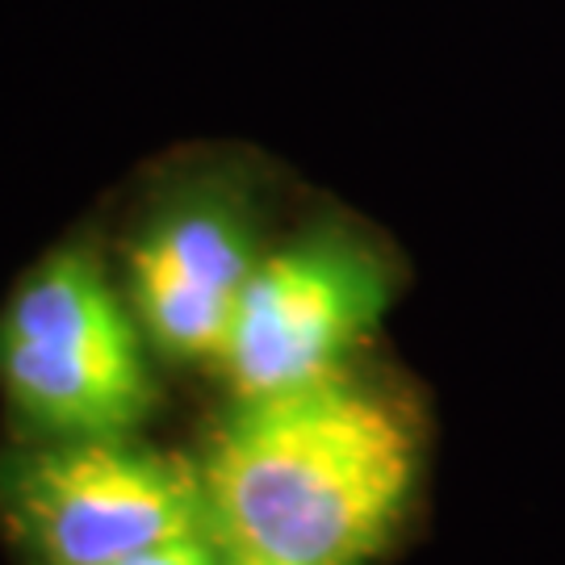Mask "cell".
Instances as JSON below:
<instances>
[{"mask_svg":"<svg viewBox=\"0 0 565 565\" xmlns=\"http://www.w3.org/2000/svg\"><path fill=\"white\" fill-rule=\"evenodd\" d=\"M256 264L252 226L226 198H181L130 243V268L181 277L226 298H239Z\"/></svg>","mask_w":565,"mask_h":565,"instance_id":"obj_5","label":"cell"},{"mask_svg":"<svg viewBox=\"0 0 565 565\" xmlns=\"http://www.w3.org/2000/svg\"><path fill=\"white\" fill-rule=\"evenodd\" d=\"M9 507L42 565H114L210 532L202 465L81 436L18 461Z\"/></svg>","mask_w":565,"mask_h":565,"instance_id":"obj_3","label":"cell"},{"mask_svg":"<svg viewBox=\"0 0 565 565\" xmlns=\"http://www.w3.org/2000/svg\"><path fill=\"white\" fill-rule=\"evenodd\" d=\"M419 448L398 406L323 382L239 403L202 461L210 532L285 565H361L415 490Z\"/></svg>","mask_w":565,"mask_h":565,"instance_id":"obj_1","label":"cell"},{"mask_svg":"<svg viewBox=\"0 0 565 565\" xmlns=\"http://www.w3.org/2000/svg\"><path fill=\"white\" fill-rule=\"evenodd\" d=\"M214 557H218L214 536H189V541L151 548V553H139V557H126V562L114 565H214Z\"/></svg>","mask_w":565,"mask_h":565,"instance_id":"obj_7","label":"cell"},{"mask_svg":"<svg viewBox=\"0 0 565 565\" xmlns=\"http://www.w3.org/2000/svg\"><path fill=\"white\" fill-rule=\"evenodd\" d=\"M130 294H135L142 331L160 343L168 356L223 364L239 298L189 285L181 277L147 273V268H130Z\"/></svg>","mask_w":565,"mask_h":565,"instance_id":"obj_6","label":"cell"},{"mask_svg":"<svg viewBox=\"0 0 565 565\" xmlns=\"http://www.w3.org/2000/svg\"><path fill=\"white\" fill-rule=\"evenodd\" d=\"M214 565H285V562H268V557H252V553H239V548L218 545V557H214Z\"/></svg>","mask_w":565,"mask_h":565,"instance_id":"obj_8","label":"cell"},{"mask_svg":"<svg viewBox=\"0 0 565 565\" xmlns=\"http://www.w3.org/2000/svg\"><path fill=\"white\" fill-rule=\"evenodd\" d=\"M9 398L63 440L121 436L151 411V377L130 315L88 252H55L0 319Z\"/></svg>","mask_w":565,"mask_h":565,"instance_id":"obj_2","label":"cell"},{"mask_svg":"<svg viewBox=\"0 0 565 565\" xmlns=\"http://www.w3.org/2000/svg\"><path fill=\"white\" fill-rule=\"evenodd\" d=\"M382 264L343 235H315L256 264L223 356L239 403L281 398L343 377V361L382 323Z\"/></svg>","mask_w":565,"mask_h":565,"instance_id":"obj_4","label":"cell"}]
</instances>
